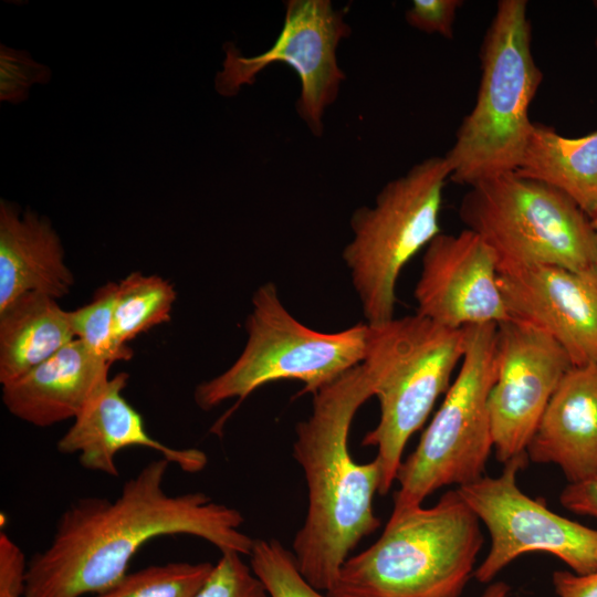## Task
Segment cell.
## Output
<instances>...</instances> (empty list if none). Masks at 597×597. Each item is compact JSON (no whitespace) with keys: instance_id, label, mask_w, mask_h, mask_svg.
<instances>
[{"instance_id":"obj_28","label":"cell","mask_w":597,"mask_h":597,"mask_svg":"<svg viewBox=\"0 0 597 597\" xmlns=\"http://www.w3.org/2000/svg\"><path fill=\"white\" fill-rule=\"evenodd\" d=\"M28 562L21 547L0 531V597H25Z\"/></svg>"},{"instance_id":"obj_33","label":"cell","mask_w":597,"mask_h":597,"mask_svg":"<svg viewBox=\"0 0 597 597\" xmlns=\"http://www.w3.org/2000/svg\"><path fill=\"white\" fill-rule=\"evenodd\" d=\"M594 3H595V6L597 7V1H595ZM596 46H597V39H596Z\"/></svg>"},{"instance_id":"obj_1","label":"cell","mask_w":597,"mask_h":597,"mask_svg":"<svg viewBox=\"0 0 597 597\" xmlns=\"http://www.w3.org/2000/svg\"><path fill=\"white\" fill-rule=\"evenodd\" d=\"M170 462L144 465L108 500L85 496L59 516L50 544L28 562L25 597H82L113 588L147 542L167 535L202 538L222 552L249 555L254 538L240 511L203 492L170 494Z\"/></svg>"},{"instance_id":"obj_10","label":"cell","mask_w":597,"mask_h":597,"mask_svg":"<svg viewBox=\"0 0 597 597\" xmlns=\"http://www.w3.org/2000/svg\"><path fill=\"white\" fill-rule=\"evenodd\" d=\"M527 460V455L512 459L498 476L483 475L457 488L491 537L490 551L473 575L481 584L491 583L531 552L548 553L578 575L597 569V530L553 512L520 490L516 475Z\"/></svg>"},{"instance_id":"obj_15","label":"cell","mask_w":597,"mask_h":597,"mask_svg":"<svg viewBox=\"0 0 597 597\" xmlns=\"http://www.w3.org/2000/svg\"><path fill=\"white\" fill-rule=\"evenodd\" d=\"M128 379L126 373L109 377L59 439L57 451L76 453L84 469L113 478L118 475L116 454L130 447L151 449L188 473L203 470L208 463L203 451L171 448L147 432L140 413L123 396Z\"/></svg>"},{"instance_id":"obj_30","label":"cell","mask_w":597,"mask_h":597,"mask_svg":"<svg viewBox=\"0 0 597 597\" xmlns=\"http://www.w3.org/2000/svg\"><path fill=\"white\" fill-rule=\"evenodd\" d=\"M552 582L558 597H597V569L585 575L557 570Z\"/></svg>"},{"instance_id":"obj_17","label":"cell","mask_w":597,"mask_h":597,"mask_svg":"<svg viewBox=\"0 0 597 597\" xmlns=\"http://www.w3.org/2000/svg\"><path fill=\"white\" fill-rule=\"evenodd\" d=\"M526 454L535 463L556 464L568 483L597 479V363L566 373Z\"/></svg>"},{"instance_id":"obj_20","label":"cell","mask_w":597,"mask_h":597,"mask_svg":"<svg viewBox=\"0 0 597 597\" xmlns=\"http://www.w3.org/2000/svg\"><path fill=\"white\" fill-rule=\"evenodd\" d=\"M516 171L561 190L590 219L597 213V130L567 137L534 123Z\"/></svg>"},{"instance_id":"obj_31","label":"cell","mask_w":597,"mask_h":597,"mask_svg":"<svg viewBox=\"0 0 597 597\" xmlns=\"http://www.w3.org/2000/svg\"><path fill=\"white\" fill-rule=\"evenodd\" d=\"M510 586L504 582L489 584L480 597H509Z\"/></svg>"},{"instance_id":"obj_12","label":"cell","mask_w":597,"mask_h":597,"mask_svg":"<svg viewBox=\"0 0 597 597\" xmlns=\"http://www.w3.org/2000/svg\"><path fill=\"white\" fill-rule=\"evenodd\" d=\"M572 367L564 348L542 328L514 317L496 325L489 411L501 463L527 455L547 406Z\"/></svg>"},{"instance_id":"obj_9","label":"cell","mask_w":597,"mask_h":597,"mask_svg":"<svg viewBox=\"0 0 597 597\" xmlns=\"http://www.w3.org/2000/svg\"><path fill=\"white\" fill-rule=\"evenodd\" d=\"M448 179L444 156L426 158L387 182L373 207L354 211V238L342 255L367 324L394 317L401 270L441 233L439 214Z\"/></svg>"},{"instance_id":"obj_24","label":"cell","mask_w":597,"mask_h":597,"mask_svg":"<svg viewBox=\"0 0 597 597\" xmlns=\"http://www.w3.org/2000/svg\"><path fill=\"white\" fill-rule=\"evenodd\" d=\"M250 567L270 597H329L312 586L300 572L292 551L275 538H254Z\"/></svg>"},{"instance_id":"obj_7","label":"cell","mask_w":597,"mask_h":597,"mask_svg":"<svg viewBox=\"0 0 597 597\" xmlns=\"http://www.w3.org/2000/svg\"><path fill=\"white\" fill-rule=\"evenodd\" d=\"M245 328L248 341L237 360L196 387L199 408L210 410L232 398L240 402L277 380H300L304 385L300 395L313 394L365 357L367 323L336 333L314 331L290 314L272 282L254 292Z\"/></svg>"},{"instance_id":"obj_32","label":"cell","mask_w":597,"mask_h":597,"mask_svg":"<svg viewBox=\"0 0 597 597\" xmlns=\"http://www.w3.org/2000/svg\"><path fill=\"white\" fill-rule=\"evenodd\" d=\"M591 223H593V227H594V230H595V233H596V238H597V213L591 218Z\"/></svg>"},{"instance_id":"obj_27","label":"cell","mask_w":597,"mask_h":597,"mask_svg":"<svg viewBox=\"0 0 597 597\" xmlns=\"http://www.w3.org/2000/svg\"><path fill=\"white\" fill-rule=\"evenodd\" d=\"M461 0H413L406 11L409 25L428 34L453 38V25Z\"/></svg>"},{"instance_id":"obj_3","label":"cell","mask_w":597,"mask_h":597,"mask_svg":"<svg viewBox=\"0 0 597 597\" xmlns=\"http://www.w3.org/2000/svg\"><path fill=\"white\" fill-rule=\"evenodd\" d=\"M483 545L480 520L458 489L432 506L391 513L381 535L349 556L329 597H460Z\"/></svg>"},{"instance_id":"obj_16","label":"cell","mask_w":597,"mask_h":597,"mask_svg":"<svg viewBox=\"0 0 597 597\" xmlns=\"http://www.w3.org/2000/svg\"><path fill=\"white\" fill-rule=\"evenodd\" d=\"M111 366L74 339L2 385L3 405L12 416L35 427L75 419L109 379Z\"/></svg>"},{"instance_id":"obj_2","label":"cell","mask_w":597,"mask_h":597,"mask_svg":"<svg viewBox=\"0 0 597 597\" xmlns=\"http://www.w3.org/2000/svg\"><path fill=\"white\" fill-rule=\"evenodd\" d=\"M311 415L295 427L293 457L307 486V511L292 553L305 579L327 593L350 552L380 520L373 499L380 485L375 458L356 462L348 449L352 421L373 397L362 364L312 394Z\"/></svg>"},{"instance_id":"obj_18","label":"cell","mask_w":597,"mask_h":597,"mask_svg":"<svg viewBox=\"0 0 597 597\" xmlns=\"http://www.w3.org/2000/svg\"><path fill=\"white\" fill-rule=\"evenodd\" d=\"M75 283L60 237L48 218L1 199L0 311L19 296L38 292L55 300Z\"/></svg>"},{"instance_id":"obj_5","label":"cell","mask_w":597,"mask_h":597,"mask_svg":"<svg viewBox=\"0 0 597 597\" xmlns=\"http://www.w3.org/2000/svg\"><path fill=\"white\" fill-rule=\"evenodd\" d=\"M367 325L362 365L380 417L362 444L377 448L378 494L385 495L396 482L408 440L451 385L464 355L465 328H450L419 314Z\"/></svg>"},{"instance_id":"obj_19","label":"cell","mask_w":597,"mask_h":597,"mask_svg":"<svg viewBox=\"0 0 597 597\" xmlns=\"http://www.w3.org/2000/svg\"><path fill=\"white\" fill-rule=\"evenodd\" d=\"M57 300L25 293L0 311V383H10L76 339Z\"/></svg>"},{"instance_id":"obj_21","label":"cell","mask_w":597,"mask_h":597,"mask_svg":"<svg viewBox=\"0 0 597 597\" xmlns=\"http://www.w3.org/2000/svg\"><path fill=\"white\" fill-rule=\"evenodd\" d=\"M174 285L158 275L129 273L117 283L114 303L115 336L121 345L171 318Z\"/></svg>"},{"instance_id":"obj_14","label":"cell","mask_w":597,"mask_h":597,"mask_svg":"<svg viewBox=\"0 0 597 597\" xmlns=\"http://www.w3.org/2000/svg\"><path fill=\"white\" fill-rule=\"evenodd\" d=\"M499 285L511 316L549 334L573 366L597 363V265H536L499 274Z\"/></svg>"},{"instance_id":"obj_4","label":"cell","mask_w":597,"mask_h":597,"mask_svg":"<svg viewBox=\"0 0 597 597\" xmlns=\"http://www.w3.org/2000/svg\"><path fill=\"white\" fill-rule=\"evenodd\" d=\"M475 104L459 126L444 158L450 179L471 186L516 171L533 124L530 106L543 74L532 52L525 0H500L481 48Z\"/></svg>"},{"instance_id":"obj_11","label":"cell","mask_w":597,"mask_h":597,"mask_svg":"<svg viewBox=\"0 0 597 597\" xmlns=\"http://www.w3.org/2000/svg\"><path fill=\"white\" fill-rule=\"evenodd\" d=\"M347 10L334 9L329 0L286 1L283 27L265 52L243 56L233 45H226L222 70L214 81L217 92L233 96L243 85L253 84L270 64L285 63L301 82L296 113L311 133L321 137L325 109L336 101L346 77L337 63L336 51L339 42L352 33L345 21Z\"/></svg>"},{"instance_id":"obj_29","label":"cell","mask_w":597,"mask_h":597,"mask_svg":"<svg viewBox=\"0 0 597 597\" xmlns=\"http://www.w3.org/2000/svg\"><path fill=\"white\" fill-rule=\"evenodd\" d=\"M559 501L569 511L597 517V479L568 483L562 491Z\"/></svg>"},{"instance_id":"obj_8","label":"cell","mask_w":597,"mask_h":597,"mask_svg":"<svg viewBox=\"0 0 597 597\" xmlns=\"http://www.w3.org/2000/svg\"><path fill=\"white\" fill-rule=\"evenodd\" d=\"M464 328L459 373L398 469L391 513L422 505L439 489L468 485L484 475L493 449L489 397L495 379L496 324Z\"/></svg>"},{"instance_id":"obj_23","label":"cell","mask_w":597,"mask_h":597,"mask_svg":"<svg viewBox=\"0 0 597 597\" xmlns=\"http://www.w3.org/2000/svg\"><path fill=\"white\" fill-rule=\"evenodd\" d=\"M116 289L117 283L107 282L95 291L90 303L70 311L75 338L93 355L109 364L129 360L134 354L128 345H121L115 336Z\"/></svg>"},{"instance_id":"obj_13","label":"cell","mask_w":597,"mask_h":597,"mask_svg":"<svg viewBox=\"0 0 597 597\" xmlns=\"http://www.w3.org/2000/svg\"><path fill=\"white\" fill-rule=\"evenodd\" d=\"M413 295L417 314L450 328L512 318L499 285L496 259L469 229L441 232L430 241Z\"/></svg>"},{"instance_id":"obj_6","label":"cell","mask_w":597,"mask_h":597,"mask_svg":"<svg viewBox=\"0 0 597 597\" xmlns=\"http://www.w3.org/2000/svg\"><path fill=\"white\" fill-rule=\"evenodd\" d=\"M467 229L492 250L499 274L536 265H597L591 219L567 195L517 171L469 186L459 206Z\"/></svg>"},{"instance_id":"obj_26","label":"cell","mask_w":597,"mask_h":597,"mask_svg":"<svg viewBox=\"0 0 597 597\" xmlns=\"http://www.w3.org/2000/svg\"><path fill=\"white\" fill-rule=\"evenodd\" d=\"M1 101H22L34 83H45L50 71L23 52L1 45Z\"/></svg>"},{"instance_id":"obj_25","label":"cell","mask_w":597,"mask_h":597,"mask_svg":"<svg viewBox=\"0 0 597 597\" xmlns=\"http://www.w3.org/2000/svg\"><path fill=\"white\" fill-rule=\"evenodd\" d=\"M196 597H270L237 552H222Z\"/></svg>"},{"instance_id":"obj_22","label":"cell","mask_w":597,"mask_h":597,"mask_svg":"<svg viewBox=\"0 0 597 597\" xmlns=\"http://www.w3.org/2000/svg\"><path fill=\"white\" fill-rule=\"evenodd\" d=\"M213 564L171 562L127 573L113 588L94 597H196Z\"/></svg>"}]
</instances>
